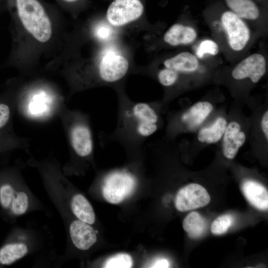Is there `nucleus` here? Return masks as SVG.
Wrapping results in <instances>:
<instances>
[{"mask_svg":"<svg viewBox=\"0 0 268 268\" xmlns=\"http://www.w3.org/2000/svg\"><path fill=\"white\" fill-rule=\"evenodd\" d=\"M120 124L126 126V133L138 142H143L157 130L158 115L147 103L122 106Z\"/></svg>","mask_w":268,"mask_h":268,"instance_id":"obj_1","label":"nucleus"},{"mask_svg":"<svg viewBox=\"0 0 268 268\" xmlns=\"http://www.w3.org/2000/svg\"><path fill=\"white\" fill-rule=\"evenodd\" d=\"M18 17L27 31L36 39L46 42L52 33L50 20L38 0H15Z\"/></svg>","mask_w":268,"mask_h":268,"instance_id":"obj_2","label":"nucleus"},{"mask_svg":"<svg viewBox=\"0 0 268 268\" xmlns=\"http://www.w3.org/2000/svg\"><path fill=\"white\" fill-rule=\"evenodd\" d=\"M136 185L134 176L126 170L112 172L104 178L102 185L104 198L111 203H119L129 197Z\"/></svg>","mask_w":268,"mask_h":268,"instance_id":"obj_3","label":"nucleus"},{"mask_svg":"<svg viewBox=\"0 0 268 268\" xmlns=\"http://www.w3.org/2000/svg\"><path fill=\"white\" fill-rule=\"evenodd\" d=\"M143 10L140 0H114L107 9L106 16L111 25L120 26L138 19Z\"/></svg>","mask_w":268,"mask_h":268,"instance_id":"obj_4","label":"nucleus"},{"mask_svg":"<svg viewBox=\"0 0 268 268\" xmlns=\"http://www.w3.org/2000/svg\"><path fill=\"white\" fill-rule=\"evenodd\" d=\"M210 201L209 195L203 187L198 184L192 183L182 188L178 192L175 205L178 210L184 212L204 206Z\"/></svg>","mask_w":268,"mask_h":268,"instance_id":"obj_5","label":"nucleus"},{"mask_svg":"<svg viewBox=\"0 0 268 268\" xmlns=\"http://www.w3.org/2000/svg\"><path fill=\"white\" fill-rule=\"evenodd\" d=\"M221 22L230 47L235 51L242 50L250 38V30L245 23L231 11L223 13Z\"/></svg>","mask_w":268,"mask_h":268,"instance_id":"obj_6","label":"nucleus"},{"mask_svg":"<svg viewBox=\"0 0 268 268\" xmlns=\"http://www.w3.org/2000/svg\"><path fill=\"white\" fill-rule=\"evenodd\" d=\"M128 60L113 51L106 52L99 66L101 78L106 82H113L122 78L129 68Z\"/></svg>","mask_w":268,"mask_h":268,"instance_id":"obj_7","label":"nucleus"},{"mask_svg":"<svg viewBox=\"0 0 268 268\" xmlns=\"http://www.w3.org/2000/svg\"><path fill=\"white\" fill-rule=\"evenodd\" d=\"M266 71L265 58L259 54H255L241 62L232 72L233 77L240 80L249 77L254 83L259 81Z\"/></svg>","mask_w":268,"mask_h":268,"instance_id":"obj_8","label":"nucleus"},{"mask_svg":"<svg viewBox=\"0 0 268 268\" xmlns=\"http://www.w3.org/2000/svg\"><path fill=\"white\" fill-rule=\"evenodd\" d=\"M69 232L72 243L81 250H88L97 241L96 232L90 224L78 219L70 223Z\"/></svg>","mask_w":268,"mask_h":268,"instance_id":"obj_9","label":"nucleus"},{"mask_svg":"<svg viewBox=\"0 0 268 268\" xmlns=\"http://www.w3.org/2000/svg\"><path fill=\"white\" fill-rule=\"evenodd\" d=\"M223 135V155L228 159H233L245 141V134L238 123L232 122L226 126Z\"/></svg>","mask_w":268,"mask_h":268,"instance_id":"obj_10","label":"nucleus"},{"mask_svg":"<svg viewBox=\"0 0 268 268\" xmlns=\"http://www.w3.org/2000/svg\"><path fill=\"white\" fill-rule=\"evenodd\" d=\"M242 192L249 203L261 210L268 208V193L260 183L252 180H246L241 185Z\"/></svg>","mask_w":268,"mask_h":268,"instance_id":"obj_11","label":"nucleus"},{"mask_svg":"<svg viewBox=\"0 0 268 268\" xmlns=\"http://www.w3.org/2000/svg\"><path fill=\"white\" fill-rule=\"evenodd\" d=\"M70 141L73 150L79 156L86 157L91 153L93 141L90 130L87 126H74L70 131Z\"/></svg>","mask_w":268,"mask_h":268,"instance_id":"obj_12","label":"nucleus"},{"mask_svg":"<svg viewBox=\"0 0 268 268\" xmlns=\"http://www.w3.org/2000/svg\"><path fill=\"white\" fill-rule=\"evenodd\" d=\"M212 109V106L210 103L206 101L199 102L183 114L182 121L189 129H195L203 122Z\"/></svg>","mask_w":268,"mask_h":268,"instance_id":"obj_13","label":"nucleus"},{"mask_svg":"<svg viewBox=\"0 0 268 268\" xmlns=\"http://www.w3.org/2000/svg\"><path fill=\"white\" fill-rule=\"evenodd\" d=\"M197 37L194 29L180 24L172 25L164 35L165 42L172 46L188 44L193 42Z\"/></svg>","mask_w":268,"mask_h":268,"instance_id":"obj_14","label":"nucleus"},{"mask_svg":"<svg viewBox=\"0 0 268 268\" xmlns=\"http://www.w3.org/2000/svg\"><path fill=\"white\" fill-rule=\"evenodd\" d=\"M70 208L78 220L90 225L95 222V215L93 208L89 201L82 195L76 194L71 198Z\"/></svg>","mask_w":268,"mask_h":268,"instance_id":"obj_15","label":"nucleus"},{"mask_svg":"<svg viewBox=\"0 0 268 268\" xmlns=\"http://www.w3.org/2000/svg\"><path fill=\"white\" fill-rule=\"evenodd\" d=\"M164 65L166 68L177 72H192L196 70L199 63L194 55L189 52H183L166 60Z\"/></svg>","mask_w":268,"mask_h":268,"instance_id":"obj_16","label":"nucleus"},{"mask_svg":"<svg viewBox=\"0 0 268 268\" xmlns=\"http://www.w3.org/2000/svg\"><path fill=\"white\" fill-rule=\"evenodd\" d=\"M227 126V122L222 117L218 118L209 127L201 129L199 132V140L207 143H214L220 139Z\"/></svg>","mask_w":268,"mask_h":268,"instance_id":"obj_17","label":"nucleus"},{"mask_svg":"<svg viewBox=\"0 0 268 268\" xmlns=\"http://www.w3.org/2000/svg\"><path fill=\"white\" fill-rule=\"evenodd\" d=\"M183 227L190 237L198 238L206 231L207 222L199 213L192 211L184 219Z\"/></svg>","mask_w":268,"mask_h":268,"instance_id":"obj_18","label":"nucleus"},{"mask_svg":"<svg viewBox=\"0 0 268 268\" xmlns=\"http://www.w3.org/2000/svg\"><path fill=\"white\" fill-rule=\"evenodd\" d=\"M225 0L228 7L240 18L255 20L259 16V9L252 0Z\"/></svg>","mask_w":268,"mask_h":268,"instance_id":"obj_19","label":"nucleus"},{"mask_svg":"<svg viewBox=\"0 0 268 268\" xmlns=\"http://www.w3.org/2000/svg\"><path fill=\"white\" fill-rule=\"evenodd\" d=\"M28 251L27 245L23 243L6 244L0 249V264L10 265L24 257Z\"/></svg>","mask_w":268,"mask_h":268,"instance_id":"obj_20","label":"nucleus"},{"mask_svg":"<svg viewBox=\"0 0 268 268\" xmlns=\"http://www.w3.org/2000/svg\"><path fill=\"white\" fill-rule=\"evenodd\" d=\"M29 204V201L27 194L23 191H19L15 193L10 207L14 214L20 215L27 211Z\"/></svg>","mask_w":268,"mask_h":268,"instance_id":"obj_21","label":"nucleus"},{"mask_svg":"<svg viewBox=\"0 0 268 268\" xmlns=\"http://www.w3.org/2000/svg\"><path fill=\"white\" fill-rule=\"evenodd\" d=\"M133 260L130 255L120 253L108 258L103 267L106 268H130L133 266Z\"/></svg>","mask_w":268,"mask_h":268,"instance_id":"obj_22","label":"nucleus"},{"mask_svg":"<svg viewBox=\"0 0 268 268\" xmlns=\"http://www.w3.org/2000/svg\"><path fill=\"white\" fill-rule=\"evenodd\" d=\"M234 217L229 214H224L216 218L211 223L210 230L213 234L225 233L234 222Z\"/></svg>","mask_w":268,"mask_h":268,"instance_id":"obj_23","label":"nucleus"},{"mask_svg":"<svg viewBox=\"0 0 268 268\" xmlns=\"http://www.w3.org/2000/svg\"><path fill=\"white\" fill-rule=\"evenodd\" d=\"M16 192L8 184H3L0 187V203L5 208H10Z\"/></svg>","mask_w":268,"mask_h":268,"instance_id":"obj_24","label":"nucleus"},{"mask_svg":"<svg viewBox=\"0 0 268 268\" xmlns=\"http://www.w3.org/2000/svg\"><path fill=\"white\" fill-rule=\"evenodd\" d=\"M178 77L177 71L167 68L160 70L158 74L159 81L162 85L165 86L173 84Z\"/></svg>","mask_w":268,"mask_h":268,"instance_id":"obj_25","label":"nucleus"},{"mask_svg":"<svg viewBox=\"0 0 268 268\" xmlns=\"http://www.w3.org/2000/svg\"><path fill=\"white\" fill-rule=\"evenodd\" d=\"M219 52L218 45L213 41L206 40L201 42L197 50V55L202 58L205 54L209 53L215 55Z\"/></svg>","mask_w":268,"mask_h":268,"instance_id":"obj_26","label":"nucleus"},{"mask_svg":"<svg viewBox=\"0 0 268 268\" xmlns=\"http://www.w3.org/2000/svg\"><path fill=\"white\" fill-rule=\"evenodd\" d=\"M10 108L8 105L0 102V132L8 124L10 118Z\"/></svg>","mask_w":268,"mask_h":268,"instance_id":"obj_27","label":"nucleus"},{"mask_svg":"<svg viewBox=\"0 0 268 268\" xmlns=\"http://www.w3.org/2000/svg\"><path fill=\"white\" fill-rule=\"evenodd\" d=\"M112 30L111 27L106 24L99 25L96 30L97 36L101 39L106 40L111 35Z\"/></svg>","mask_w":268,"mask_h":268,"instance_id":"obj_28","label":"nucleus"},{"mask_svg":"<svg viewBox=\"0 0 268 268\" xmlns=\"http://www.w3.org/2000/svg\"><path fill=\"white\" fill-rule=\"evenodd\" d=\"M170 263L166 259H159L157 260L150 267L154 268H169Z\"/></svg>","mask_w":268,"mask_h":268,"instance_id":"obj_29","label":"nucleus"},{"mask_svg":"<svg viewBox=\"0 0 268 268\" xmlns=\"http://www.w3.org/2000/svg\"><path fill=\"white\" fill-rule=\"evenodd\" d=\"M261 127L267 140L268 139V111H266L262 120Z\"/></svg>","mask_w":268,"mask_h":268,"instance_id":"obj_30","label":"nucleus"},{"mask_svg":"<svg viewBox=\"0 0 268 268\" xmlns=\"http://www.w3.org/2000/svg\"><path fill=\"white\" fill-rule=\"evenodd\" d=\"M65 0L66 1H67V2H74V1H75L77 0Z\"/></svg>","mask_w":268,"mask_h":268,"instance_id":"obj_31","label":"nucleus"}]
</instances>
